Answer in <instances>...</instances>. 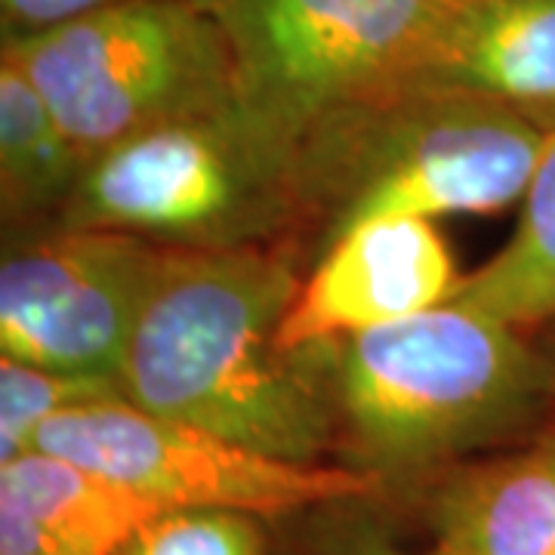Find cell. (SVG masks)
Here are the masks:
<instances>
[{"label":"cell","mask_w":555,"mask_h":555,"mask_svg":"<svg viewBox=\"0 0 555 555\" xmlns=\"http://www.w3.org/2000/svg\"><path fill=\"white\" fill-rule=\"evenodd\" d=\"M87 158L50 102L10 56L0 60V198L3 217L62 214Z\"/></svg>","instance_id":"4fadbf2b"},{"label":"cell","mask_w":555,"mask_h":555,"mask_svg":"<svg viewBox=\"0 0 555 555\" xmlns=\"http://www.w3.org/2000/svg\"><path fill=\"white\" fill-rule=\"evenodd\" d=\"M108 3H124V0H0L3 38L28 35V31H38V28L56 25V22L90 13V10H100Z\"/></svg>","instance_id":"e0dca14e"},{"label":"cell","mask_w":555,"mask_h":555,"mask_svg":"<svg viewBox=\"0 0 555 555\" xmlns=\"http://www.w3.org/2000/svg\"><path fill=\"white\" fill-rule=\"evenodd\" d=\"M167 247L127 232L65 229L0 269V349L35 367L118 379Z\"/></svg>","instance_id":"ba28073f"},{"label":"cell","mask_w":555,"mask_h":555,"mask_svg":"<svg viewBox=\"0 0 555 555\" xmlns=\"http://www.w3.org/2000/svg\"><path fill=\"white\" fill-rule=\"evenodd\" d=\"M460 0H204L217 16L241 102L287 137L414 72Z\"/></svg>","instance_id":"8992f818"},{"label":"cell","mask_w":555,"mask_h":555,"mask_svg":"<svg viewBox=\"0 0 555 555\" xmlns=\"http://www.w3.org/2000/svg\"><path fill=\"white\" fill-rule=\"evenodd\" d=\"M429 525L454 555H555V438L451 469L429 496Z\"/></svg>","instance_id":"7c38bea8"},{"label":"cell","mask_w":555,"mask_h":555,"mask_svg":"<svg viewBox=\"0 0 555 555\" xmlns=\"http://www.w3.org/2000/svg\"><path fill=\"white\" fill-rule=\"evenodd\" d=\"M259 518L229 509H167L120 555H262Z\"/></svg>","instance_id":"2e32d148"},{"label":"cell","mask_w":555,"mask_h":555,"mask_svg":"<svg viewBox=\"0 0 555 555\" xmlns=\"http://www.w3.org/2000/svg\"><path fill=\"white\" fill-rule=\"evenodd\" d=\"M454 299L516 327L555 318V127L521 198L513 238L460 281Z\"/></svg>","instance_id":"5bb4252c"},{"label":"cell","mask_w":555,"mask_h":555,"mask_svg":"<svg viewBox=\"0 0 555 555\" xmlns=\"http://www.w3.org/2000/svg\"><path fill=\"white\" fill-rule=\"evenodd\" d=\"M396 93L463 96L555 124V0H460Z\"/></svg>","instance_id":"30bf717a"},{"label":"cell","mask_w":555,"mask_h":555,"mask_svg":"<svg viewBox=\"0 0 555 555\" xmlns=\"http://www.w3.org/2000/svg\"><path fill=\"white\" fill-rule=\"evenodd\" d=\"M35 448L72 456L158 503L160 509H229L287 516L343 506L383 485L356 466L297 463L241 441L177 423L127 398L75 408L43 423Z\"/></svg>","instance_id":"52a82bcc"},{"label":"cell","mask_w":555,"mask_h":555,"mask_svg":"<svg viewBox=\"0 0 555 555\" xmlns=\"http://www.w3.org/2000/svg\"><path fill=\"white\" fill-rule=\"evenodd\" d=\"M297 294V269L278 250L167 247L120 364V392L149 414L321 463L339 426L331 346H281Z\"/></svg>","instance_id":"6da1fadb"},{"label":"cell","mask_w":555,"mask_h":555,"mask_svg":"<svg viewBox=\"0 0 555 555\" xmlns=\"http://www.w3.org/2000/svg\"><path fill=\"white\" fill-rule=\"evenodd\" d=\"M90 160L158 124L238 100L235 56L201 0H124L3 38Z\"/></svg>","instance_id":"5b68a950"},{"label":"cell","mask_w":555,"mask_h":555,"mask_svg":"<svg viewBox=\"0 0 555 555\" xmlns=\"http://www.w3.org/2000/svg\"><path fill=\"white\" fill-rule=\"evenodd\" d=\"M315 555H398L396 546L386 537L367 528V525H352L343 528L339 534L321 543V550Z\"/></svg>","instance_id":"ac0fdd59"},{"label":"cell","mask_w":555,"mask_h":555,"mask_svg":"<svg viewBox=\"0 0 555 555\" xmlns=\"http://www.w3.org/2000/svg\"><path fill=\"white\" fill-rule=\"evenodd\" d=\"M426 555H454V553H451V550H444V546H438V543H436V550H433V553H426Z\"/></svg>","instance_id":"d6986e66"},{"label":"cell","mask_w":555,"mask_h":555,"mask_svg":"<svg viewBox=\"0 0 555 555\" xmlns=\"http://www.w3.org/2000/svg\"><path fill=\"white\" fill-rule=\"evenodd\" d=\"M160 513L72 456L31 448L0 463V555H120Z\"/></svg>","instance_id":"8fae6325"},{"label":"cell","mask_w":555,"mask_h":555,"mask_svg":"<svg viewBox=\"0 0 555 555\" xmlns=\"http://www.w3.org/2000/svg\"><path fill=\"white\" fill-rule=\"evenodd\" d=\"M294 219H302L299 142L238 96L93 155L60 225L225 250L259 244Z\"/></svg>","instance_id":"277c9868"},{"label":"cell","mask_w":555,"mask_h":555,"mask_svg":"<svg viewBox=\"0 0 555 555\" xmlns=\"http://www.w3.org/2000/svg\"><path fill=\"white\" fill-rule=\"evenodd\" d=\"M124 398L115 377L65 374L0 358V463L35 448L43 423L53 416Z\"/></svg>","instance_id":"9a60e30c"},{"label":"cell","mask_w":555,"mask_h":555,"mask_svg":"<svg viewBox=\"0 0 555 555\" xmlns=\"http://www.w3.org/2000/svg\"><path fill=\"white\" fill-rule=\"evenodd\" d=\"M460 281L433 219H374L324 247L278 337L291 352L334 346L436 309L454 299Z\"/></svg>","instance_id":"9c48e42d"},{"label":"cell","mask_w":555,"mask_h":555,"mask_svg":"<svg viewBox=\"0 0 555 555\" xmlns=\"http://www.w3.org/2000/svg\"><path fill=\"white\" fill-rule=\"evenodd\" d=\"M555 124L433 93L349 105L299 142V207L324 247L374 219L496 214L525 198Z\"/></svg>","instance_id":"3957f363"},{"label":"cell","mask_w":555,"mask_h":555,"mask_svg":"<svg viewBox=\"0 0 555 555\" xmlns=\"http://www.w3.org/2000/svg\"><path fill=\"white\" fill-rule=\"evenodd\" d=\"M337 420L358 469L429 473L528 423L555 371L521 327L448 299L331 346Z\"/></svg>","instance_id":"7a4b0ae2"}]
</instances>
